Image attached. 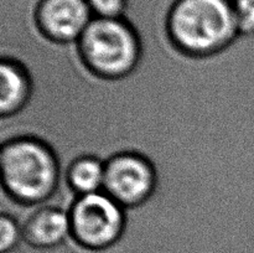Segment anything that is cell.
Listing matches in <instances>:
<instances>
[{
  "instance_id": "obj_1",
  "label": "cell",
  "mask_w": 254,
  "mask_h": 253,
  "mask_svg": "<svg viewBox=\"0 0 254 253\" xmlns=\"http://www.w3.org/2000/svg\"><path fill=\"white\" fill-rule=\"evenodd\" d=\"M166 25L174 45L196 57L217 54L241 35L232 0H174Z\"/></svg>"
},
{
  "instance_id": "obj_2",
  "label": "cell",
  "mask_w": 254,
  "mask_h": 253,
  "mask_svg": "<svg viewBox=\"0 0 254 253\" xmlns=\"http://www.w3.org/2000/svg\"><path fill=\"white\" fill-rule=\"evenodd\" d=\"M1 180L7 195L26 206H52L60 190L55 151L36 138H17L1 149Z\"/></svg>"
},
{
  "instance_id": "obj_3",
  "label": "cell",
  "mask_w": 254,
  "mask_h": 253,
  "mask_svg": "<svg viewBox=\"0 0 254 253\" xmlns=\"http://www.w3.org/2000/svg\"><path fill=\"white\" fill-rule=\"evenodd\" d=\"M77 42L87 66L104 78L127 76L140 60V37L127 17H93Z\"/></svg>"
},
{
  "instance_id": "obj_4",
  "label": "cell",
  "mask_w": 254,
  "mask_h": 253,
  "mask_svg": "<svg viewBox=\"0 0 254 253\" xmlns=\"http://www.w3.org/2000/svg\"><path fill=\"white\" fill-rule=\"evenodd\" d=\"M68 213L71 236L87 250L113 247L126 230V207L104 191L78 196Z\"/></svg>"
},
{
  "instance_id": "obj_5",
  "label": "cell",
  "mask_w": 254,
  "mask_h": 253,
  "mask_svg": "<svg viewBox=\"0 0 254 253\" xmlns=\"http://www.w3.org/2000/svg\"><path fill=\"white\" fill-rule=\"evenodd\" d=\"M155 188V169L144 156L123 153L106 163L103 191L123 207L130 208L144 203L151 197Z\"/></svg>"
},
{
  "instance_id": "obj_6",
  "label": "cell",
  "mask_w": 254,
  "mask_h": 253,
  "mask_svg": "<svg viewBox=\"0 0 254 253\" xmlns=\"http://www.w3.org/2000/svg\"><path fill=\"white\" fill-rule=\"evenodd\" d=\"M34 17L47 39L61 44L78 41L93 20L86 0H37Z\"/></svg>"
},
{
  "instance_id": "obj_7",
  "label": "cell",
  "mask_w": 254,
  "mask_h": 253,
  "mask_svg": "<svg viewBox=\"0 0 254 253\" xmlns=\"http://www.w3.org/2000/svg\"><path fill=\"white\" fill-rule=\"evenodd\" d=\"M22 238L39 250L60 247L71 238L68 211L56 206H40L22 225Z\"/></svg>"
},
{
  "instance_id": "obj_8",
  "label": "cell",
  "mask_w": 254,
  "mask_h": 253,
  "mask_svg": "<svg viewBox=\"0 0 254 253\" xmlns=\"http://www.w3.org/2000/svg\"><path fill=\"white\" fill-rule=\"evenodd\" d=\"M32 83L25 67L10 59H0V118H7L25 108Z\"/></svg>"
},
{
  "instance_id": "obj_9",
  "label": "cell",
  "mask_w": 254,
  "mask_h": 253,
  "mask_svg": "<svg viewBox=\"0 0 254 253\" xmlns=\"http://www.w3.org/2000/svg\"><path fill=\"white\" fill-rule=\"evenodd\" d=\"M106 163L92 155H84L72 163L67 184L77 196L101 192L104 189Z\"/></svg>"
},
{
  "instance_id": "obj_10",
  "label": "cell",
  "mask_w": 254,
  "mask_h": 253,
  "mask_svg": "<svg viewBox=\"0 0 254 253\" xmlns=\"http://www.w3.org/2000/svg\"><path fill=\"white\" fill-rule=\"evenodd\" d=\"M22 241V223L12 216L0 215V253H10Z\"/></svg>"
},
{
  "instance_id": "obj_11",
  "label": "cell",
  "mask_w": 254,
  "mask_h": 253,
  "mask_svg": "<svg viewBox=\"0 0 254 253\" xmlns=\"http://www.w3.org/2000/svg\"><path fill=\"white\" fill-rule=\"evenodd\" d=\"M93 17L121 19L126 17L130 0H86Z\"/></svg>"
},
{
  "instance_id": "obj_12",
  "label": "cell",
  "mask_w": 254,
  "mask_h": 253,
  "mask_svg": "<svg viewBox=\"0 0 254 253\" xmlns=\"http://www.w3.org/2000/svg\"><path fill=\"white\" fill-rule=\"evenodd\" d=\"M241 35H254V0H232Z\"/></svg>"
},
{
  "instance_id": "obj_13",
  "label": "cell",
  "mask_w": 254,
  "mask_h": 253,
  "mask_svg": "<svg viewBox=\"0 0 254 253\" xmlns=\"http://www.w3.org/2000/svg\"><path fill=\"white\" fill-rule=\"evenodd\" d=\"M1 165H2V160H1V150H0V178H1Z\"/></svg>"
}]
</instances>
